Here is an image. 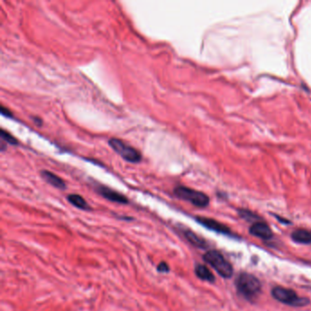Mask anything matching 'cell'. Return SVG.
<instances>
[{"label":"cell","mask_w":311,"mask_h":311,"mask_svg":"<svg viewBox=\"0 0 311 311\" xmlns=\"http://www.w3.org/2000/svg\"><path fill=\"white\" fill-rule=\"evenodd\" d=\"M235 286L238 294L250 302L257 300L262 290L259 278L249 273H241L236 277Z\"/></svg>","instance_id":"obj_1"},{"label":"cell","mask_w":311,"mask_h":311,"mask_svg":"<svg viewBox=\"0 0 311 311\" xmlns=\"http://www.w3.org/2000/svg\"><path fill=\"white\" fill-rule=\"evenodd\" d=\"M203 259L206 263L211 266L218 272L219 276L223 278H230L233 276L234 269L232 265L229 263L221 253L217 250H210L203 256Z\"/></svg>","instance_id":"obj_2"},{"label":"cell","mask_w":311,"mask_h":311,"mask_svg":"<svg viewBox=\"0 0 311 311\" xmlns=\"http://www.w3.org/2000/svg\"><path fill=\"white\" fill-rule=\"evenodd\" d=\"M174 194L179 199L189 202L193 206L205 208L209 205L210 199L205 193L184 185H178L174 189Z\"/></svg>","instance_id":"obj_3"},{"label":"cell","mask_w":311,"mask_h":311,"mask_svg":"<svg viewBox=\"0 0 311 311\" xmlns=\"http://www.w3.org/2000/svg\"><path fill=\"white\" fill-rule=\"evenodd\" d=\"M271 294L275 300L279 301L282 304L290 307H305L311 303L309 299L301 298L297 292L290 288L276 287L272 289Z\"/></svg>","instance_id":"obj_4"},{"label":"cell","mask_w":311,"mask_h":311,"mask_svg":"<svg viewBox=\"0 0 311 311\" xmlns=\"http://www.w3.org/2000/svg\"><path fill=\"white\" fill-rule=\"evenodd\" d=\"M109 145L112 147V150L117 153L126 162L132 164H137L141 161V154L138 150H136L121 139L112 138L109 140Z\"/></svg>","instance_id":"obj_5"},{"label":"cell","mask_w":311,"mask_h":311,"mask_svg":"<svg viewBox=\"0 0 311 311\" xmlns=\"http://www.w3.org/2000/svg\"><path fill=\"white\" fill-rule=\"evenodd\" d=\"M95 189L98 194L111 202L122 204V205H127L129 203V200L125 195L120 194L119 192H116L111 188L107 187L105 185L98 184Z\"/></svg>","instance_id":"obj_6"},{"label":"cell","mask_w":311,"mask_h":311,"mask_svg":"<svg viewBox=\"0 0 311 311\" xmlns=\"http://www.w3.org/2000/svg\"><path fill=\"white\" fill-rule=\"evenodd\" d=\"M195 220L200 224H202L203 226H205L206 228L209 229L211 231H215V232L219 233V234H222V235H233L231 229L227 227L225 224L220 223V222H218L215 219L198 217V218H195Z\"/></svg>","instance_id":"obj_7"},{"label":"cell","mask_w":311,"mask_h":311,"mask_svg":"<svg viewBox=\"0 0 311 311\" xmlns=\"http://www.w3.org/2000/svg\"><path fill=\"white\" fill-rule=\"evenodd\" d=\"M250 235H254L258 238L263 240H268L273 237V232L270 228L269 225L264 222H254L249 228Z\"/></svg>","instance_id":"obj_8"},{"label":"cell","mask_w":311,"mask_h":311,"mask_svg":"<svg viewBox=\"0 0 311 311\" xmlns=\"http://www.w3.org/2000/svg\"><path fill=\"white\" fill-rule=\"evenodd\" d=\"M41 176L44 181H46L48 184L52 185L53 187L58 188L60 190H65L67 187L64 181L50 171H41Z\"/></svg>","instance_id":"obj_9"},{"label":"cell","mask_w":311,"mask_h":311,"mask_svg":"<svg viewBox=\"0 0 311 311\" xmlns=\"http://www.w3.org/2000/svg\"><path fill=\"white\" fill-rule=\"evenodd\" d=\"M295 243L302 245H311V231L308 229H297L291 234Z\"/></svg>","instance_id":"obj_10"},{"label":"cell","mask_w":311,"mask_h":311,"mask_svg":"<svg viewBox=\"0 0 311 311\" xmlns=\"http://www.w3.org/2000/svg\"><path fill=\"white\" fill-rule=\"evenodd\" d=\"M194 273L201 280L210 282V283H213L216 280V277L212 273L211 270L209 269L205 265H196L195 268H194Z\"/></svg>","instance_id":"obj_11"},{"label":"cell","mask_w":311,"mask_h":311,"mask_svg":"<svg viewBox=\"0 0 311 311\" xmlns=\"http://www.w3.org/2000/svg\"><path fill=\"white\" fill-rule=\"evenodd\" d=\"M183 235H184V237L186 238V240L191 245H193L194 247H198V248H206L207 247L206 241L204 238L200 237L199 235H196L193 231L184 230Z\"/></svg>","instance_id":"obj_12"},{"label":"cell","mask_w":311,"mask_h":311,"mask_svg":"<svg viewBox=\"0 0 311 311\" xmlns=\"http://www.w3.org/2000/svg\"><path fill=\"white\" fill-rule=\"evenodd\" d=\"M67 199L69 201V203H71L72 206H75V207L81 209V210L88 211V210L91 209L90 206H89L88 203L86 202V200L84 199L83 196L80 195V194H69L67 196Z\"/></svg>","instance_id":"obj_13"},{"label":"cell","mask_w":311,"mask_h":311,"mask_svg":"<svg viewBox=\"0 0 311 311\" xmlns=\"http://www.w3.org/2000/svg\"><path fill=\"white\" fill-rule=\"evenodd\" d=\"M0 136L2 141H6V143L11 144V145H18V141L16 137H14L11 133H9L8 132H6L4 129H1L0 131Z\"/></svg>","instance_id":"obj_14"},{"label":"cell","mask_w":311,"mask_h":311,"mask_svg":"<svg viewBox=\"0 0 311 311\" xmlns=\"http://www.w3.org/2000/svg\"><path fill=\"white\" fill-rule=\"evenodd\" d=\"M238 213H239L241 218L246 219L247 221H254V220H259L260 219V218H259L257 215H254L252 212L247 211V210H245V209L238 210Z\"/></svg>","instance_id":"obj_15"},{"label":"cell","mask_w":311,"mask_h":311,"mask_svg":"<svg viewBox=\"0 0 311 311\" xmlns=\"http://www.w3.org/2000/svg\"><path fill=\"white\" fill-rule=\"evenodd\" d=\"M157 271L160 272V273H169L170 272V267H169V266L168 264L165 262V261H163V262H161L160 264L158 265V267H157Z\"/></svg>","instance_id":"obj_16"},{"label":"cell","mask_w":311,"mask_h":311,"mask_svg":"<svg viewBox=\"0 0 311 311\" xmlns=\"http://www.w3.org/2000/svg\"><path fill=\"white\" fill-rule=\"evenodd\" d=\"M1 114L3 116H6V117H11L12 113L8 109L5 108L4 106H1Z\"/></svg>","instance_id":"obj_17"},{"label":"cell","mask_w":311,"mask_h":311,"mask_svg":"<svg viewBox=\"0 0 311 311\" xmlns=\"http://www.w3.org/2000/svg\"><path fill=\"white\" fill-rule=\"evenodd\" d=\"M33 121H34V123H35L36 124H38L39 125H41V124H42V120H41V119H39V118H33Z\"/></svg>","instance_id":"obj_18"}]
</instances>
